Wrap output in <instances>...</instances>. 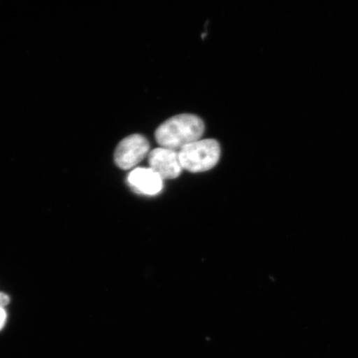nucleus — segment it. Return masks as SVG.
Here are the masks:
<instances>
[{
    "mask_svg": "<svg viewBox=\"0 0 358 358\" xmlns=\"http://www.w3.org/2000/svg\"><path fill=\"white\" fill-rule=\"evenodd\" d=\"M204 131V123L199 116L182 114L161 124L157 129L155 138L162 148L180 151L182 148L199 141Z\"/></svg>",
    "mask_w": 358,
    "mask_h": 358,
    "instance_id": "1",
    "label": "nucleus"
},
{
    "mask_svg": "<svg viewBox=\"0 0 358 358\" xmlns=\"http://www.w3.org/2000/svg\"><path fill=\"white\" fill-rule=\"evenodd\" d=\"M150 150L149 142L141 134H132L120 143L115 152V162L122 169H132L144 159Z\"/></svg>",
    "mask_w": 358,
    "mask_h": 358,
    "instance_id": "3",
    "label": "nucleus"
},
{
    "mask_svg": "<svg viewBox=\"0 0 358 358\" xmlns=\"http://www.w3.org/2000/svg\"><path fill=\"white\" fill-rule=\"evenodd\" d=\"M182 168L192 173L208 171L218 163L221 148L213 138L196 141L178 151Z\"/></svg>",
    "mask_w": 358,
    "mask_h": 358,
    "instance_id": "2",
    "label": "nucleus"
},
{
    "mask_svg": "<svg viewBox=\"0 0 358 358\" xmlns=\"http://www.w3.org/2000/svg\"><path fill=\"white\" fill-rule=\"evenodd\" d=\"M7 313L6 310L3 308H0V331H1L6 324Z\"/></svg>",
    "mask_w": 358,
    "mask_h": 358,
    "instance_id": "6",
    "label": "nucleus"
},
{
    "mask_svg": "<svg viewBox=\"0 0 358 358\" xmlns=\"http://www.w3.org/2000/svg\"><path fill=\"white\" fill-rule=\"evenodd\" d=\"M10 303V297L6 294L0 293V308H4Z\"/></svg>",
    "mask_w": 358,
    "mask_h": 358,
    "instance_id": "7",
    "label": "nucleus"
},
{
    "mask_svg": "<svg viewBox=\"0 0 358 358\" xmlns=\"http://www.w3.org/2000/svg\"><path fill=\"white\" fill-rule=\"evenodd\" d=\"M129 185L134 191L145 195L158 194L163 189V179L153 169L138 168L128 177Z\"/></svg>",
    "mask_w": 358,
    "mask_h": 358,
    "instance_id": "5",
    "label": "nucleus"
},
{
    "mask_svg": "<svg viewBox=\"0 0 358 358\" xmlns=\"http://www.w3.org/2000/svg\"><path fill=\"white\" fill-rule=\"evenodd\" d=\"M149 164L150 169L162 179L176 178L182 173L178 152L166 148L161 147L152 150L149 155Z\"/></svg>",
    "mask_w": 358,
    "mask_h": 358,
    "instance_id": "4",
    "label": "nucleus"
}]
</instances>
